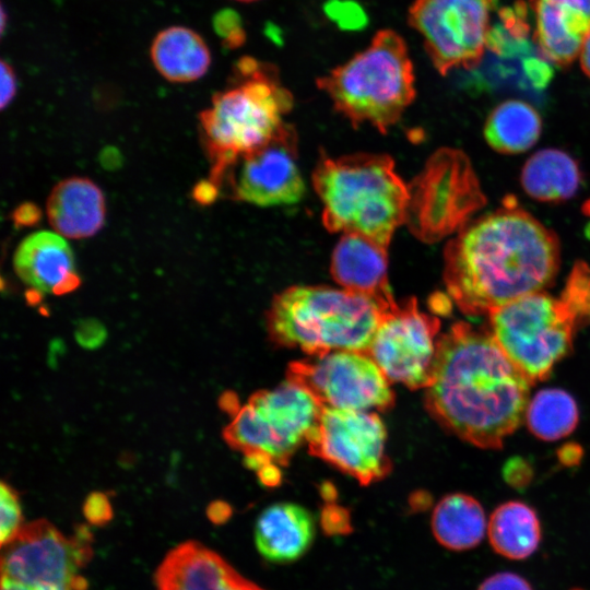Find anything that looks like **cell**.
Masks as SVG:
<instances>
[{
    "instance_id": "1",
    "label": "cell",
    "mask_w": 590,
    "mask_h": 590,
    "mask_svg": "<svg viewBox=\"0 0 590 590\" xmlns=\"http://www.w3.org/2000/svg\"><path fill=\"white\" fill-rule=\"evenodd\" d=\"M560 247L555 233L522 209L514 196L469 221L444 251V282L468 316L488 315L555 281Z\"/></svg>"
},
{
    "instance_id": "2",
    "label": "cell",
    "mask_w": 590,
    "mask_h": 590,
    "mask_svg": "<svg viewBox=\"0 0 590 590\" xmlns=\"http://www.w3.org/2000/svg\"><path fill=\"white\" fill-rule=\"evenodd\" d=\"M531 385L489 330L459 321L438 338L425 405L464 441L498 449L520 426Z\"/></svg>"
},
{
    "instance_id": "3",
    "label": "cell",
    "mask_w": 590,
    "mask_h": 590,
    "mask_svg": "<svg viewBox=\"0 0 590 590\" xmlns=\"http://www.w3.org/2000/svg\"><path fill=\"white\" fill-rule=\"evenodd\" d=\"M233 70V85L217 92L199 115L212 165L209 181L217 189L241 157L280 132L294 104L272 63L243 57Z\"/></svg>"
},
{
    "instance_id": "4",
    "label": "cell",
    "mask_w": 590,
    "mask_h": 590,
    "mask_svg": "<svg viewBox=\"0 0 590 590\" xmlns=\"http://www.w3.org/2000/svg\"><path fill=\"white\" fill-rule=\"evenodd\" d=\"M312 185L322 203L323 225L332 233L359 234L388 247L405 224L408 185L387 154H322Z\"/></svg>"
},
{
    "instance_id": "5",
    "label": "cell",
    "mask_w": 590,
    "mask_h": 590,
    "mask_svg": "<svg viewBox=\"0 0 590 590\" xmlns=\"http://www.w3.org/2000/svg\"><path fill=\"white\" fill-rule=\"evenodd\" d=\"M393 303L324 285H295L279 293L267 312L271 340L310 356L367 352Z\"/></svg>"
},
{
    "instance_id": "6",
    "label": "cell",
    "mask_w": 590,
    "mask_h": 590,
    "mask_svg": "<svg viewBox=\"0 0 590 590\" xmlns=\"http://www.w3.org/2000/svg\"><path fill=\"white\" fill-rule=\"evenodd\" d=\"M414 83L406 43L392 30L378 31L365 49L316 81L354 127L369 123L381 133L414 101Z\"/></svg>"
},
{
    "instance_id": "7",
    "label": "cell",
    "mask_w": 590,
    "mask_h": 590,
    "mask_svg": "<svg viewBox=\"0 0 590 590\" xmlns=\"http://www.w3.org/2000/svg\"><path fill=\"white\" fill-rule=\"evenodd\" d=\"M322 408L306 389L286 379L272 390L253 393L224 428L223 437L244 453L251 470L285 465L307 442Z\"/></svg>"
},
{
    "instance_id": "8",
    "label": "cell",
    "mask_w": 590,
    "mask_h": 590,
    "mask_svg": "<svg viewBox=\"0 0 590 590\" xmlns=\"http://www.w3.org/2000/svg\"><path fill=\"white\" fill-rule=\"evenodd\" d=\"M489 331L508 358L531 384L548 378L554 366L573 350L580 329L567 303L532 293L493 309Z\"/></svg>"
},
{
    "instance_id": "9",
    "label": "cell",
    "mask_w": 590,
    "mask_h": 590,
    "mask_svg": "<svg viewBox=\"0 0 590 590\" xmlns=\"http://www.w3.org/2000/svg\"><path fill=\"white\" fill-rule=\"evenodd\" d=\"M408 189L405 224L426 244L458 232L486 204L469 157L457 149L437 150Z\"/></svg>"
},
{
    "instance_id": "10",
    "label": "cell",
    "mask_w": 590,
    "mask_h": 590,
    "mask_svg": "<svg viewBox=\"0 0 590 590\" xmlns=\"http://www.w3.org/2000/svg\"><path fill=\"white\" fill-rule=\"evenodd\" d=\"M91 544L85 526L67 536L45 519L33 521L3 545L1 580L27 588L85 590L81 570L92 555Z\"/></svg>"
},
{
    "instance_id": "11",
    "label": "cell",
    "mask_w": 590,
    "mask_h": 590,
    "mask_svg": "<svg viewBox=\"0 0 590 590\" xmlns=\"http://www.w3.org/2000/svg\"><path fill=\"white\" fill-rule=\"evenodd\" d=\"M287 380L306 389L323 408L386 411L394 403L389 380L367 352L333 351L292 362Z\"/></svg>"
},
{
    "instance_id": "12",
    "label": "cell",
    "mask_w": 590,
    "mask_h": 590,
    "mask_svg": "<svg viewBox=\"0 0 590 590\" xmlns=\"http://www.w3.org/2000/svg\"><path fill=\"white\" fill-rule=\"evenodd\" d=\"M492 0H414L409 24L423 38L436 70H474L486 48Z\"/></svg>"
},
{
    "instance_id": "13",
    "label": "cell",
    "mask_w": 590,
    "mask_h": 590,
    "mask_svg": "<svg viewBox=\"0 0 590 590\" xmlns=\"http://www.w3.org/2000/svg\"><path fill=\"white\" fill-rule=\"evenodd\" d=\"M439 319L421 311L414 297L396 302L384 314L367 353L389 382L426 388L437 354Z\"/></svg>"
},
{
    "instance_id": "14",
    "label": "cell",
    "mask_w": 590,
    "mask_h": 590,
    "mask_svg": "<svg viewBox=\"0 0 590 590\" xmlns=\"http://www.w3.org/2000/svg\"><path fill=\"white\" fill-rule=\"evenodd\" d=\"M386 439V427L375 412L322 408L307 445L312 456L369 485L391 471Z\"/></svg>"
},
{
    "instance_id": "15",
    "label": "cell",
    "mask_w": 590,
    "mask_h": 590,
    "mask_svg": "<svg viewBox=\"0 0 590 590\" xmlns=\"http://www.w3.org/2000/svg\"><path fill=\"white\" fill-rule=\"evenodd\" d=\"M297 161L296 131L286 123L267 144L233 166L237 168L236 175L228 176L233 198L259 206L298 202L305 182Z\"/></svg>"
},
{
    "instance_id": "16",
    "label": "cell",
    "mask_w": 590,
    "mask_h": 590,
    "mask_svg": "<svg viewBox=\"0 0 590 590\" xmlns=\"http://www.w3.org/2000/svg\"><path fill=\"white\" fill-rule=\"evenodd\" d=\"M13 268L25 284L43 293L63 295L80 285L72 249L56 232L25 237L14 252Z\"/></svg>"
},
{
    "instance_id": "17",
    "label": "cell",
    "mask_w": 590,
    "mask_h": 590,
    "mask_svg": "<svg viewBox=\"0 0 590 590\" xmlns=\"http://www.w3.org/2000/svg\"><path fill=\"white\" fill-rule=\"evenodd\" d=\"M387 249L363 235L345 233L333 249L331 275L342 288L393 303Z\"/></svg>"
},
{
    "instance_id": "18",
    "label": "cell",
    "mask_w": 590,
    "mask_h": 590,
    "mask_svg": "<svg viewBox=\"0 0 590 590\" xmlns=\"http://www.w3.org/2000/svg\"><path fill=\"white\" fill-rule=\"evenodd\" d=\"M46 212L57 234L71 239L87 238L95 235L105 223V197L91 179L69 177L52 188Z\"/></svg>"
},
{
    "instance_id": "19",
    "label": "cell",
    "mask_w": 590,
    "mask_h": 590,
    "mask_svg": "<svg viewBox=\"0 0 590 590\" xmlns=\"http://www.w3.org/2000/svg\"><path fill=\"white\" fill-rule=\"evenodd\" d=\"M315 538V520L304 507L276 503L267 507L255 526V543L261 556L272 563L302 557Z\"/></svg>"
},
{
    "instance_id": "20",
    "label": "cell",
    "mask_w": 590,
    "mask_h": 590,
    "mask_svg": "<svg viewBox=\"0 0 590 590\" xmlns=\"http://www.w3.org/2000/svg\"><path fill=\"white\" fill-rule=\"evenodd\" d=\"M535 30L533 40L550 62L567 67L580 54L590 34V19L546 0H531Z\"/></svg>"
},
{
    "instance_id": "21",
    "label": "cell",
    "mask_w": 590,
    "mask_h": 590,
    "mask_svg": "<svg viewBox=\"0 0 590 590\" xmlns=\"http://www.w3.org/2000/svg\"><path fill=\"white\" fill-rule=\"evenodd\" d=\"M150 56L157 72L167 81L189 83L201 79L211 64L204 39L186 26H169L154 37Z\"/></svg>"
},
{
    "instance_id": "22",
    "label": "cell",
    "mask_w": 590,
    "mask_h": 590,
    "mask_svg": "<svg viewBox=\"0 0 590 590\" xmlns=\"http://www.w3.org/2000/svg\"><path fill=\"white\" fill-rule=\"evenodd\" d=\"M486 533L493 551L510 560H524L532 556L542 539L535 510L515 500L499 505L492 512Z\"/></svg>"
},
{
    "instance_id": "23",
    "label": "cell",
    "mask_w": 590,
    "mask_h": 590,
    "mask_svg": "<svg viewBox=\"0 0 590 590\" xmlns=\"http://www.w3.org/2000/svg\"><path fill=\"white\" fill-rule=\"evenodd\" d=\"M432 531L437 542L450 551L474 548L487 531L484 509L470 495L449 494L438 502L433 511Z\"/></svg>"
},
{
    "instance_id": "24",
    "label": "cell",
    "mask_w": 590,
    "mask_h": 590,
    "mask_svg": "<svg viewBox=\"0 0 590 590\" xmlns=\"http://www.w3.org/2000/svg\"><path fill=\"white\" fill-rule=\"evenodd\" d=\"M520 180L531 198L541 202H562L576 194L581 172L577 161L566 152L545 149L526 162Z\"/></svg>"
},
{
    "instance_id": "25",
    "label": "cell",
    "mask_w": 590,
    "mask_h": 590,
    "mask_svg": "<svg viewBox=\"0 0 590 590\" xmlns=\"http://www.w3.org/2000/svg\"><path fill=\"white\" fill-rule=\"evenodd\" d=\"M542 131L534 107L520 99L498 104L488 115L484 137L488 145L504 154H517L533 146Z\"/></svg>"
},
{
    "instance_id": "26",
    "label": "cell",
    "mask_w": 590,
    "mask_h": 590,
    "mask_svg": "<svg viewBox=\"0 0 590 590\" xmlns=\"http://www.w3.org/2000/svg\"><path fill=\"white\" fill-rule=\"evenodd\" d=\"M524 418L530 432L543 440H557L577 426L579 411L574 398L557 388L540 390L528 402Z\"/></svg>"
},
{
    "instance_id": "27",
    "label": "cell",
    "mask_w": 590,
    "mask_h": 590,
    "mask_svg": "<svg viewBox=\"0 0 590 590\" xmlns=\"http://www.w3.org/2000/svg\"><path fill=\"white\" fill-rule=\"evenodd\" d=\"M560 297L576 316L579 328L590 323V266L587 262L574 264Z\"/></svg>"
},
{
    "instance_id": "28",
    "label": "cell",
    "mask_w": 590,
    "mask_h": 590,
    "mask_svg": "<svg viewBox=\"0 0 590 590\" xmlns=\"http://www.w3.org/2000/svg\"><path fill=\"white\" fill-rule=\"evenodd\" d=\"M1 522L0 541L1 545L11 542L22 529V511L16 492L5 482L0 487Z\"/></svg>"
},
{
    "instance_id": "29",
    "label": "cell",
    "mask_w": 590,
    "mask_h": 590,
    "mask_svg": "<svg viewBox=\"0 0 590 590\" xmlns=\"http://www.w3.org/2000/svg\"><path fill=\"white\" fill-rule=\"evenodd\" d=\"M323 12L337 26L344 31H358L368 23L367 13L354 0H328Z\"/></svg>"
},
{
    "instance_id": "30",
    "label": "cell",
    "mask_w": 590,
    "mask_h": 590,
    "mask_svg": "<svg viewBox=\"0 0 590 590\" xmlns=\"http://www.w3.org/2000/svg\"><path fill=\"white\" fill-rule=\"evenodd\" d=\"M476 590H534L521 575L512 571H498L486 577Z\"/></svg>"
},
{
    "instance_id": "31",
    "label": "cell",
    "mask_w": 590,
    "mask_h": 590,
    "mask_svg": "<svg viewBox=\"0 0 590 590\" xmlns=\"http://www.w3.org/2000/svg\"><path fill=\"white\" fill-rule=\"evenodd\" d=\"M83 512L92 524H104L113 517V508L108 497L102 492L91 493L83 505Z\"/></svg>"
},
{
    "instance_id": "32",
    "label": "cell",
    "mask_w": 590,
    "mask_h": 590,
    "mask_svg": "<svg viewBox=\"0 0 590 590\" xmlns=\"http://www.w3.org/2000/svg\"><path fill=\"white\" fill-rule=\"evenodd\" d=\"M321 527L328 535L352 532L349 511L334 505L326 506L321 512Z\"/></svg>"
},
{
    "instance_id": "33",
    "label": "cell",
    "mask_w": 590,
    "mask_h": 590,
    "mask_svg": "<svg viewBox=\"0 0 590 590\" xmlns=\"http://www.w3.org/2000/svg\"><path fill=\"white\" fill-rule=\"evenodd\" d=\"M75 339L81 346L94 350L104 343L106 330L104 326L96 320H84L78 324Z\"/></svg>"
},
{
    "instance_id": "34",
    "label": "cell",
    "mask_w": 590,
    "mask_h": 590,
    "mask_svg": "<svg viewBox=\"0 0 590 590\" xmlns=\"http://www.w3.org/2000/svg\"><path fill=\"white\" fill-rule=\"evenodd\" d=\"M505 481L516 487H526L533 475L531 465L522 458L514 457L509 459L503 470Z\"/></svg>"
},
{
    "instance_id": "35",
    "label": "cell",
    "mask_w": 590,
    "mask_h": 590,
    "mask_svg": "<svg viewBox=\"0 0 590 590\" xmlns=\"http://www.w3.org/2000/svg\"><path fill=\"white\" fill-rule=\"evenodd\" d=\"M216 26L228 46L237 47L245 42V32L235 12L225 11L221 13Z\"/></svg>"
},
{
    "instance_id": "36",
    "label": "cell",
    "mask_w": 590,
    "mask_h": 590,
    "mask_svg": "<svg viewBox=\"0 0 590 590\" xmlns=\"http://www.w3.org/2000/svg\"><path fill=\"white\" fill-rule=\"evenodd\" d=\"M1 108H5L14 98L16 94V76L14 74V71L12 67L5 62L4 60H1Z\"/></svg>"
},
{
    "instance_id": "37",
    "label": "cell",
    "mask_w": 590,
    "mask_h": 590,
    "mask_svg": "<svg viewBox=\"0 0 590 590\" xmlns=\"http://www.w3.org/2000/svg\"><path fill=\"white\" fill-rule=\"evenodd\" d=\"M582 457V449L579 445L570 442L567 445H564L558 450V459L559 461L568 467L575 465L579 463L580 459Z\"/></svg>"
},
{
    "instance_id": "38",
    "label": "cell",
    "mask_w": 590,
    "mask_h": 590,
    "mask_svg": "<svg viewBox=\"0 0 590 590\" xmlns=\"http://www.w3.org/2000/svg\"><path fill=\"white\" fill-rule=\"evenodd\" d=\"M232 515L231 507L222 500H215L208 508V516L214 523L225 522Z\"/></svg>"
},
{
    "instance_id": "39",
    "label": "cell",
    "mask_w": 590,
    "mask_h": 590,
    "mask_svg": "<svg viewBox=\"0 0 590 590\" xmlns=\"http://www.w3.org/2000/svg\"><path fill=\"white\" fill-rule=\"evenodd\" d=\"M568 11L581 14L590 19V0H546Z\"/></svg>"
},
{
    "instance_id": "40",
    "label": "cell",
    "mask_w": 590,
    "mask_h": 590,
    "mask_svg": "<svg viewBox=\"0 0 590 590\" xmlns=\"http://www.w3.org/2000/svg\"><path fill=\"white\" fill-rule=\"evenodd\" d=\"M16 224H33L39 219V212L33 204L21 205L13 216Z\"/></svg>"
},
{
    "instance_id": "41",
    "label": "cell",
    "mask_w": 590,
    "mask_h": 590,
    "mask_svg": "<svg viewBox=\"0 0 590 590\" xmlns=\"http://www.w3.org/2000/svg\"><path fill=\"white\" fill-rule=\"evenodd\" d=\"M219 189L209 180L198 185L194 189V198L201 203H209L217 196Z\"/></svg>"
},
{
    "instance_id": "42",
    "label": "cell",
    "mask_w": 590,
    "mask_h": 590,
    "mask_svg": "<svg viewBox=\"0 0 590 590\" xmlns=\"http://www.w3.org/2000/svg\"><path fill=\"white\" fill-rule=\"evenodd\" d=\"M258 476L264 485L273 486L280 481V470L275 464H267L258 471Z\"/></svg>"
},
{
    "instance_id": "43",
    "label": "cell",
    "mask_w": 590,
    "mask_h": 590,
    "mask_svg": "<svg viewBox=\"0 0 590 590\" xmlns=\"http://www.w3.org/2000/svg\"><path fill=\"white\" fill-rule=\"evenodd\" d=\"M220 408L233 416L238 412L240 409L238 405V400L235 393L233 392H225L221 396L219 401Z\"/></svg>"
},
{
    "instance_id": "44",
    "label": "cell",
    "mask_w": 590,
    "mask_h": 590,
    "mask_svg": "<svg viewBox=\"0 0 590 590\" xmlns=\"http://www.w3.org/2000/svg\"><path fill=\"white\" fill-rule=\"evenodd\" d=\"M580 64L583 72L590 78V34L585 39L580 51Z\"/></svg>"
},
{
    "instance_id": "45",
    "label": "cell",
    "mask_w": 590,
    "mask_h": 590,
    "mask_svg": "<svg viewBox=\"0 0 590 590\" xmlns=\"http://www.w3.org/2000/svg\"><path fill=\"white\" fill-rule=\"evenodd\" d=\"M1 590H56V589H34V588H27V587H23L16 583H12L5 580H1Z\"/></svg>"
},
{
    "instance_id": "46",
    "label": "cell",
    "mask_w": 590,
    "mask_h": 590,
    "mask_svg": "<svg viewBox=\"0 0 590 590\" xmlns=\"http://www.w3.org/2000/svg\"><path fill=\"white\" fill-rule=\"evenodd\" d=\"M235 590H262V589L256 586L255 583L248 581L247 579L243 578Z\"/></svg>"
},
{
    "instance_id": "47",
    "label": "cell",
    "mask_w": 590,
    "mask_h": 590,
    "mask_svg": "<svg viewBox=\"0 0 590 590\" xmlns=\"http://www.w3.org/2000/svg\"><path fill=\"white\" fill-rule=\"evenodd\" d=\"M583 214L590 220V199H588L582 205ZM587 235L590 237V223L587 228Z\"/></svg>"
},
{
    "instance_id": "48",
    "label": "cell",
    "mask_w": 590,
    "mask_h": 590,
    "mask_svg": "<svg viewBox=\"0 0 590 590\" xmlns=\"http://www.w3.org/2000/svg\"><path fill=\"white\" fill-rule=\"evenodd\" d=\"M238 2H245V3H248V2H255V1H259V0H236Z\"/></svg>"
},
{
    "instance_id": "49",
    "label": "cell",
    "mask_w": 590,
    "mask_h": 590,
    "mask_svg": "<svg viewBox=\"0 0 590 590\" xmlns=\"http://www.w3.org/2000/svg\"><path fill=\"white\" fill-rule=\"evenodd\" d=\"M569 590H585V589H583V588H580V587H574V588H571V589H569Z\"/></svg>"
},
{
    "instance_id": "50",
    "label": "cell",
    "mask_w": 590,
    "mask_h": 590,
    "mask_svg": "<svg viewBox=\"0 0 590 590\" xmlns=\"http://www.w3.org/2000/svg\"><path fill=\"white\" fill-rule=\"evenodd\" d=\"M497 0H492V2H496Z\"/></svg>"
}]
</instances>
